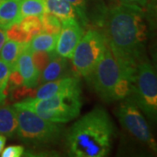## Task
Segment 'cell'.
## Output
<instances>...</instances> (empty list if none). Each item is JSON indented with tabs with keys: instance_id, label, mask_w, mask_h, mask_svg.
<instances>
[{
	"instance_id": "obj_24",
	"label": "cell",
	"mask_w": 157,
	"mask_h": 157,
	"mask_svg": "<svg viewBox=\"0 0 157 157\" xmlns=\"http://www.w3.org/2000/svg\"><path fill=\"white\" fill-rule=\"evenodd\" d=\"M25 148L19 145L7 147L6 149H3L1 152L2 157H20L24 155Z\"/></svg>"
},
{
	"instance_id": "obj_25",
	"label": "cell",
	"mask_w": 157,
	"mask_h": 157,
	"mask_svg": "<svg viewBox=\"0 0 157 157\" xmlns=\"http://www.w3.org/2000/svg\"><path fill=\"white\" fill-rule=\"evenodd\" d=\"M148 0H121V3L127 4V5H133L137 6H145L147 4Z\"/></svg>"
},
{
	"instance_id": "obj_8",
	"label": "cell",
	"mask_w": 157,
	"mask_h": 157,
	"mask_svg": "<svg viewBox=\"0 0 157 157\" xmlns=\"http://www.w3.org/2000/svg\"><path fill=\"white\" fill-rule=\"evenodd\" d=\"M115 113L121 126L130 135L136 140L147 145L153 151L156 152V142L146 120L140 108L130 97L122 100L118 106Z\"/></svg>"
},
{
	"instance_id": "obj_14",
	"label": "cell",
	"mask_w": 157,
	"mask_h": 157,
	"mask_svg": "<svg viewBox=\"0 0 157 157\" xmlns=\"http://www.w3.org/2000/svg\"><path fill=\"white\" fill-rule=\"evenodd\" d=\"M17 128V113L14 107L0 105V135L12 138Z\"/></svg>"
},
{
	"instance_id": "obj_10",
	"label": "cell",
	"mask_w": 157,
	"mask_h": 157,
	"mask_svg": "<svg viewBox=\"0 0 157 157\" xmlns=\"http://www.w3.org/2000/svg\"><path fill=\"white\" fill-rule=\"evenodd\" d=\"M77 90H81L79 78L74 75L67 76L41 84L39 88L36 90V92H33V95L31 98L43 100L48 99L59 94Z\"/></svg>"
},
{
	"instance_id": "obj_16",
	"label": "cell",
	"mask_w": 157,
	"mask_h": 157,
	"mask_svg": "<svg viewBox=\"0 0 157 157\" xmlns=\"http://www.w3.org/2000/svg\"><path fill=\"white\" fill-rule=\"evenodd\" d=\"M25 43H19L14 40H6L0 50V59L11 68L15 67L17 59L23 50Z\"/></svg>"
},
{
	"instance_id": "obj_22",
	"label": "cell",
	"mask_w": 157,
	"mask_h": 157,
	"mask_svg": "<svg viewBox=\"0 0 157 157\" xmlns=\"http://www.w3.org/2000/svg\"><path fill=\"white\" fill-rule=\"evenodd\" d=\"M6 35H7V39H11V40H14L19 43H28L31 40L28 36L25 33H23L22 30L19 28L18 25L15 24L10 28L6 30Z\"/></svg>"
},
{
	"instance_id": "obj_2",
	"label": "cell",
	"mask_w": 157,
	"mask_h": 157,
	"mask_svg": "<svg viewBox=\"0 0 157 157\" xmlns=\"http://www.w3.org/2000/svg\"><path fill=\"white\" fill-rule=\"evenodd\" d=\"M114 127L107 112L96 107L73 124L66 135L68 154L75 157H104L109 154Z\"/></svg>"
},
{
	"instance_id": "obj_12",
	"label": "cell",
	"mask_w": 157,
	"mask_h": 157,
	"mask_svg": "<svg viewBox=\"0 0 157 157\" xmlns=\"http://www.w3.org/2000/svg\"><path fill=\"white\" fill-rule=\"evenodd\" d=\"M69 66L67 59L58 55L53 51L52 52L50 61L39 74V85L53 81L69 75Z\"/></svg>"
},
{
	"instance_id": "obj_11",
	"label": "cell",
	"mask_w": 157,
	"mask_h": 157,
	"mask_svg": "<svg viewBox=\"0 0 157 157\" xmlns=\"http://www.w3.org/2000/svg\"><path fill=\"white\" fill-rule=\"evenodd\" d=\"M22 78V86L27 89H33L39 85L40 73L36 68L33 60V52L25 43L15 66ZM13 68V69H14Z\"/></svg>"
},
{
	"instance_id": "obj_18",
	"label": "cell",
	"mask_w": 157,
	"mask_h": 157,
	"mask_svg": "<svg viewBox=\"0 0 157 157\" xmlns=\"http://www.w3.org/2000/svg\"><path fill=\"white\" fill-rule=\"evenodd\" d=\"M46 12L44 0H21L20 14L25 16H41Z\"/></svg>"
},
{
	"instance_id": "obj_13",
	"label": "cell",
	"mask_w": 157,
	"mask_h": 157,
	"mask_svg": "<svg viewBox=\"0 0 157 157\" xmlns=\"http://www.w3.org/2000/svg\"><path fill=\"white\" fill-rule=\"evenodd\" d=\"M21 0H0V29L7 30L22 18Z\"/></svg>"
},
{
	"instance_id": "obj_26",
	"label": "cell",
	"mask_w": 157,
	"mask_h": 157,
	"mask_svg": "<svg viewBox=\"0 0 157 157\" xmlns=\"http://www.w3.org/2000/svg\"><path fill=\"white\" fill-rule=\"evenodd\" d=\"M7 35H6V30L0 29V50L3 47L4 44L6 43V41L7 40Z\"/></svg>"
},
{
	"instance_id": "obj_15",
	"label": "cell",
	"mask_w": 157,
	"mask_h": 157,
	"mask_svg": "<svg viewBox=\"0 0 157 157\" xmlns=\"http://www.w3.org/2000/svg\"><path fill=\"white\" fill-rule=\"evenodd\" d=\"M58 36L59 34L39 33L29 41V47L32 52H53L56 46Z\"/></svg>"
},
{
	"instance_id": "obj_6",
	"label": "cell",
	"mask_w": 157,
	"mask_h": 157,
	"mask_svg": "<svg viewBox=\"0 0 157 157\" xmlns=\"http://www.w3.org/2000/svg\"><path fill=\"white\" fill-rule=\"evenodd\" d=\"M130 97L140 111L155 121L157 117V77L154 66L146 56L135 68Z\"/></svg>"
},
{
	"instance_id": "obj_7",
	"label": "cell",
	"mask_w": 157,
	"mask_h": 157,
	"mask_svg": "<svg viewBox=\"0 0 157 157\" xmlns=\"http://www.w3.org/2000/svg\"><path fill=\"white\" fill-rule=\"evenodd\" d=\"M107 48L104 34L89 29L78 41L71 58L73 75L88 79Z\"/></svg>"
},
{
	"instance_id": "obj_20",
	"label": "cell",
	"mask_w": 157,
	"mask_h": 157,
	"mask_svg": "<svg viewBox=\"0 0 157 157\" xmlns=\"http://www.w3.org/2000/svg\"><path fill=\"white\" fill-rule=\"evenodd\" d=\"M11 68L0 59V105L3 104L7 97V86Z\"/></svg>"
},
{
	"instance_id": "obj_5",
	"label": "cell",
	"mask_w": 157,
	"mask_h": 157,
	"mask_svg": "<svg viewBox=\"0 0 157 157\" xmlns=\"http://www.w3.org/2000/svg\"><path fill=\"white\" fill-rule=\"evenodd\" d=\"M14 108L17 120L16 134L24 143L43 147L56 143L59 140L63 133L61 124L46 121L29 109Z\"/></svg>"
},
{
	"instance_id": "obj_4",
	"label": "cell",
	"mask_w": 157,
	"mask_h": 157,
	"mask_svg": "<svg viewBox=\"0 0 157 157\" xmlns=\"http://www.w3.org/2000/svg\"><path fill=\"white\" fill-rule=\"evenodd\" d=\"M13 106L29 109L49 121L67 123L78 117L80 113L81 90L59 94L43 100L28 98Z\"/></svg>"
},
{
	"instance_id": "obj_3",
	"label": "cell",
	"mask_w": 157,
	"mask_h": 157,
	"mask_svg": "<svg viewBox=\"0 0 157 157\" xmlns=\"http://www.w3.org/2000/svg\"><path fill=\"white\" fill-rule=\"evenodd\" d=\"M134 75L124 72L107 47L87 80L101 100L109 103L129 96Z\"/></svg>"
},
{
	"instance_id": "obj_21",
	"label": "cell",
	"mask_w": 157,
	"mask_h": 157,
	"mask_svg": "<svg viewBox=\"0 0 157 157\" xmlns=\"http://www.w3.org/2000/svg\"><path fill=\"white\" fill-rule=\"evenodd\" d=\"M70 3L77 12L78 21L82 26H86L88 18L86 14V0H67Z\"/></svg>"
},
{
	"instance_id": "obj_1",
	"label": "cell",
	"mask_w": 157,
	"mask_h": 157,
	"mask_svg": "<svg viewBox=\"0 0 157 157\" xmlns=\"http://www.w3.org/2000/svg\"><path fill=\"white\" fill-rule=\"evenodd\" d=\"M104 37L121 68L135 74L136 66L145 57L148 26L140 6L121 3L110 8L104 17Z\"/></svg>"
},
{
	"instance_id": "obj_17",
	"label": "cell",
	"mask_w": 157,
	"mask_h": 157,
	"mask_svg": "<svg viewBox=\"0 0 157 157\" xmlns=\"http://www.w3.org/2000/svg\"><path fill=\"white\" fill-rule=\"evenodd\" d=\"M19 28L32 39L35 35L42 32V25L40 17L38 16H25L23 17L17 23Z\"/></svg>"
},
{
	"instance_id": "obj_27",
	"label": "cell",
	"mask_w": 157,
	"mask_h": 157,
	"mask_svg": "<svg viewBox=\"0 0 157 157\" xmlns=\"http://www.w3.org/2000/svg\"><path fill=\"white\" fill-rule=\"evenodd\" d=\"M6 137L5 135H0V154H1V152L3 151V149H4V147L6 145Z\"/></svg>"
},
{
	"instance_id": "obj_19",
	"label": "cell",
	"mask_w": 157,
	"mask_h": 157,
	"mask_svg": "<svg viewBox=\"0 0 157 157\" xmlns=\"http://www.w3.org/2000/svg\"><path fill=\"white\" fill-rule=\"evenodd\" d=\"M40 17L42 32L50 34H59L61 30V21L54 15L45 12Z\"/></svg>"
},
{
	"instance_id": "obj_9",
	"label": "cell",
	"mask_w": 157,
	"mask_h": 157,
	"mask_svg": "<svg viewBox=\"0 0 157 157\" xmlns=\"http://www.w3.org/2000/svg\"><path fill=\"white\" fill-rule=\"evenodd\" d=\"M61 30L58 36L54 52L58 55L71 59L76 45L84 34L83 26L76 19L61 22Z\"/></svg>"
},
{
	"instance_id": "obj_23",
	"label": "cell",
	"mask_w": 157,
	"mask_h": 157,
	"mask_svg": "<svg viewBox=\"0 0 157 157\" xmlns=\"http://www.w3.org/2000/svg\"><path fill=\"white\" fill-rule=\"evenodd\" d=\"M52 52H33V60L36 68L40 73L50 61Z\"/></svg>"
}]
</instances>
